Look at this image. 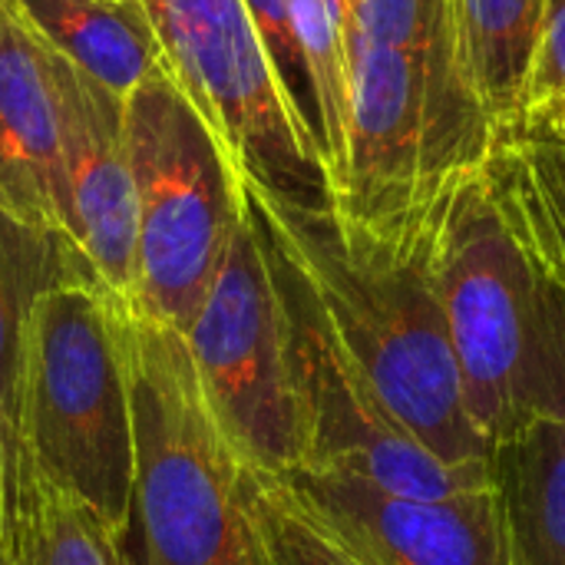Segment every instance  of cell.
I'll return each instance as SVG.
<instances>
[{
    "label": "cell",
    "mask_w": 565,
    "mask_h": 565,
    "mask_svg": "<svg viewBox=\"0 0 565 565\" xmlns=\"http://www.w3.org/2000/svg\"><path fill=\"white\" fill-rule=\"evenodd\" d=\"M242 192L308 275L338 341L384 411L444 463H490L493 450L467 414L444 308L430 281L427 228L417 238H377L341 222L331 209H298L252 189Z\"/></svg>",
    "instance_id": "obj_1"
},
{
    "label": "cell",
    "mask_w": 565,
    "mask_h": 565,
    "mask_svg": "<svg viewBox=\"0 0 565 565\" xmlns=\"http://www.w3.org/2000/svg\"><path fill=\"white\" fill-rule=\"evenodd\" d=\"M427 268L480 440L497 450L565 420V291L516 245L483 169L457 175L434 202Z\"/></svg>",
    "instance_id": "obj_2"
},
{
    "label": "cell",
    "mask_w": 565,
    "mask_h": 565,
    "mask_svg": "<svg viewBox=\"0 0 565 565\" xmlns=\"http://www.w3.org/2000/svg\"><path fill=\"white\" fill-rule=\"evenodd\" d=\"M132 411L129 565H262L248 467L228 444L182 331L122 311Z\"/></svg>",
    "instance_id": "obj_3"
},
{
    "label": "cell",
    "mask_w": 565,
    "mask_h": 565,
    "mask_svg": "<svg viewBox=\"0 0 565 565\" xmlns=\"http://www.w3.org/2000/svg\"><path fill=\"white\" fill-rule=\"evenodd\" d=\"M490 116L460 50H397L348 23V132L334 215L377 238H417L440 192L483 169Z\"/></svg>",
    "instance_id": "obj_4"
},
{
    "label": "cell",
    "mask_w": 565,
    "mask_h": 565,
    "mask_svg": "<svg viewBox=\"0 0 565 565\" xmlns=\"http://www.w3.org/2000/svg\"><path fill=\"white\" fill-rule=\"evenodd\" d=\"M126 308L89 275L70 271L30 298L20 338V420L36 470L122 536L132 490Z\"/></svg>",
    "instance_id": "obj_5"
},
{
    "label": "cell",
    "mask_w": 565,
    "mask_h": 565,
    "mask_svg": "<svg viewBox=\"0 0 565 565\" xmlns=\"http://www.w3.org/2000/svg\"><path fill=\"white\" fill-rule=\"evenodd\" d=\"M162 70L222 146L242 189L334 209L315 132L295 113L242 0H136Z\"/></svg>",
    "instance_id": "obj_6"
},
{
    "label": "cell",
    "mask_w": 565,
    "mask_h": 565,
    "mask_svg": "<svg viewBox=\"0 0 565 565\" xmlns=\"http://www.w3.org/2000/svg\"><path fill=\"white\" fill-rule=\"evenodd\" d=\"M139 242L132 311L185 331L242 218L232 166L166 70L126 99Z\"/></svg>",
    "instance_id": "obj_7"
},
{
    "label": "cell",
    "mask_w": 565,
    "mask_h": 565,
    "mask_svg": "<svg viewBox=\"0 0 565 565\" xmlns=\"http://www.w3.org/2000/svg\"><path fill=\"white\" fill-rule=\"evenodd\" d=\"M245 209L258 228L281 301L288 371L301 430V467L351 473L404 497H454L493 483V463H444L384 411L367 377L338 341L288 245L248 199Z\"/></svg>",
    "instance_id": "obj_8"
},
{
    "label": "cell",
    "mask_w": 565,
    "mask_h": 565,
    "mask_svg": "<svg viewBox=\"0 0 565 565\" xmlns=\"http://www.w3.org/2000/svg\"><path fill=\"white\" fill-rule=\"evenodd\" d=\"M182 338L242 463L265 477L301 467L281 301L248 209H242L222 265Z\"/></svg>",
    "instance_id": "obj_9"
},
{
    "label": "cell",
    "mask_w": 565,
    "mask_h": 565,
    "mask_svg": "<svg viewBox=\"0 0 565 565\" xmlns=\"http://www.w3.org/2000/svg\"><path fill=\"white\" fill-rule=\"evenodd\" d=\"M275 480L364 565H513L497 480L454 497H404L308 467Z\"/></svg>",
    "instance_id": "obj_10"
},
{
    "label": "cell",
    "mask_w": 565,
    "mask_h": 565,
    "mask_svg": "<svg viewBox=\"0 0 565 565\" xmlns=\"http://www.w3.org/2000/svg\"><path fill=\"white\" fill-rule=\"evenodd\" d=\"M43 53L60 122L63 232L93 281L132 308L139 209L126 142V99L56 50L43 46Z\"/></svg>",
    "instance_id": "obj_11"
},
{
    "label": "cell",
    "mask_w": 565,
    "mask_h": 565,
    "mask_svg": "<svg viewBox=\"0 0 565 565\" xmlns=\"http://www.w3.org/2000/svg\"><path fill=\"white\" fill-rule=\"evenodd\" d=\"M70 271L89 275L66 238L33 232L0 212V565H26L36 487V463L20 420L23 318L30 298Z\"/></svg>",
    "instance_id": "obj_12"
},
{
    "label": "cell",
    "mask_w": 565,
    "mask_h": 565,
    "mask_svg": "<svg viewBox=\"0 0 565 565\" xmlns=\"http://www.w3.org/2000/svg\"><path fill=\"white\" fill-rule=\"evenodd\" d=\"M0 212L33 232L66 238L50 66L40 40L7 0H0Z\"/></svg>",
    "instance_id": "obj_13"
},
{
    "label": "cell",
    "mask_w": 565,
    "mask_h": 565,
    "mask_svg": "<svg viewBox=\"0 0 565 565\" xmlns=\"http://www.w3.org/2000/svg\"><path fill=\"white\" fill-rule=\"evenodd\" d=\"M483 182L516 245L565 291V132L493 122Z\"/></svg>",
    "instance_id": "obj_14"
},
{
    "label": "cell",
    "mask_w": 565,
    "mask_h": 565,
    "mask_svg": "<svg viewBox=\"0 0 565 565\" xmlns=\"http://www.w3.org/2000/svg\"><path fill=\"white\" fill-rule=\"evenodd\" d=\"M23 26L73 66L129 99L162 70L159 46L139 7L109 0H7Z\"/></svg>",
    "instance_id": "obj_15"
},
{
    "label": "cell",
    "mask_w": 565,
    "mask_h": 565,
    "mask_svg": "<svg viewBox=\"0 0 565 565\" xmlns=\"http://www.w3.org/2000/svg\"><path fill=\"white\" fill-rule=\"evenodd\" d=\"M513 565H565V420H543L490 457Z\"/></svg>",
    "instance_id": "obj_16"
},
{
    "label": "cell",
    "mask_w": 565,
    "mask_h": 565,
    "mask_svg": "<svg viewBox=\"0 0 565 565\" xmlns=\"http://www.w3.org/2000/svg\"><path fill=\"white\" fill-rule=\"evenodd\" d=\"M463 70L493 122L516 113L550 0H450Z\"/></svg>",
    "instance_id": "obj_17"
},
{
    "label": "cell",
    "mask_w": 565,
    "mask_h": 565,
    "mask_svg": "<svg viewBox=\"0 0 565 565\" xmlns=\"http://www.w3.org/2000/svg\"><path fill=\"white\" fill-rule=\"evenodd\" d=\"M291 30L315 106L321 159L334 185L348 132V0H291Z\"/></svg>",
    "instance_id": "obj_18"
},
{
    "label": "cell",
    "mask_w": 565,
    "mask_h": 565,
    "mask_svg": "<svg viewBox=\"0 0 565 565\" xmlns=\"http://www.w3.org/2000/svg\"><path fill=\"white\" fill-rule=\"evenodd\" d=\"M26 565H129L122 533L86 500L36 470Z\"/></svg>",
    "instance_id": "obj_19"
},
{
    "label": "cell",
    "mask_w": 565,
    "mask_h": 565,
    "mask_svg": "<svg viewBox=\"0 0 565 565\" xmlns=\"http://www.w3.org/2000/svg\"><path fill=\"white\" fill-rule=\"evenodd\" d=\"M245 493L262 565H364L285 490L281 480L248 470Z\"/></svg>",
    "instance_id": "obj_20"
},
{
    "label": "cell",
    "mask_w": 565,
    "mask_h": 565,
    "mask_svg": "<svg viewBox=\"0 0 565 565\" xmlns=\"http://www.w3.org/2000/svg\"><path fill=\"white\" fill-rule=\"evenodd\" d=\"M348 23L397 50H460L450 0H348Z\"/></svg>",
    "instance_id": "obj_21"
},
{
    "label": "cell",
    "mask_w": 565,
    "mask_h": 565,
    "mask_svg": "<svg viewBox=\"0 0 565 565\" xmlns=\"http://www.w3.org/2000/svg\"><path fill=\"white\" fill-rule=\"evenodd\" d=\"M513 116L543 132H565V0L546 13Z\"/></svg>",
    "instance_id": "obj_22"
},
{
    "label": "cell",
    "mask_w": 565,
    "mask_h": 565,
    "mask_svg": "<svg viewBox=\"0 0 565 565\" xmlns=\"http://www.w3.org/2000/svg\"><path fill=\"white\" fill-rule=\"evenodd\" d=\"M258 36L262 46L278 73V83L285 89V96L291 99L295 113L308 122V129L318 139V122H315V106H311V93H308V79H305V66H301V53L295 43V30H291V0H242ZM321 149V146H318Z\"/></svg>",
    "instance_id": "obj_23"
},
{
    "label": "cell",
    "mask_w": 565,
    "mask_h": 565,
    "mask_svg": "<svg viewBox=\"0 0 565 565\" xmlns=\"http://www.w3.org/2000/svg\"><path fill=\"white\" fill-rule=\"evenodd\" d=\"M109 3H119V7H139L136 0H109Z\"/></svg>",
    "instance_id": "obj_24"
},
{
    "label": "cell",
    "mask_w": 565,
    "mask_h": 565,
    "mask_svg": "<svg viewBox=\"0 0 565 565\" xmlns=\"http://www.w3.org/2000/svg\"><path fill=\"white\" fill-rule=\"evenodd\" d=\"M553 3H563V0H550V7H553Z\"/></svg>",
    "instance_id": "obj_25"
}]
</instances>
